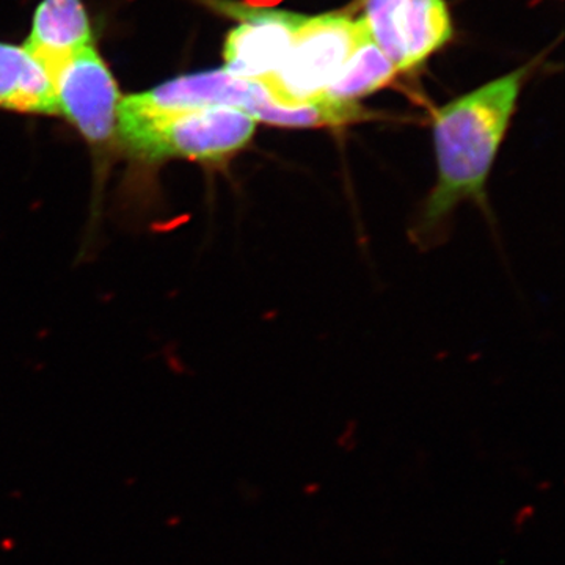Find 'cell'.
Wrapping results in <instances>:
<instances>
[{"instance_id":"cell-1","label":"cell","mask_w":565,"mask_h":565,"mask_svg":"<svg viewBox=\"0 0 565 565\" xmlns=\"http://www.w3.org/2000/svg\"><path fill=\"white\" fill-rule=\"evenodd\" d=\"M527 74L530 66H522L435 111L437 184L424 206L423 230L435 228L467 200L486 204L487 180Z\"/></svg>"},{"instance_id":"cell-2","label":"cell","mask_w":565,"mask_h":565,"mask_svg":"<svg viewBox=\"0 0 565 565\" xmlns=\"http://www.w3.org/2000/svg\"><path fill=\"white\" fill-rule=\"evenodd\" d=\"M256 125L250 115L232 107L158 110L128 96L118 106L117 136L143 161L223 163L250 145Z\"/></svg>"},{"instance_id":"cell-3","label":"cell","mask_w":565,"mask_h":565,"mask_svg":"<svg viewBox=\"0 0 565 565\" xmlns=\"http://www.w3.org/2000/svg\"><path fill=\"white\" fill-rule=\"evenodd\" d=\"M366 32L363 18L353 20L343 13L305 17L285 61L259 84L285 109L321 103Z\"/></svg>"},{"instance_id":"cell-4","label":"cell","mask_w":565,"mask_h":565,"mask_svg":"<svg viewBox=\"0 0 565 565\" xmlns=\"http://www.w3.org/2000/svg\"><path fill=\"white\" fill-rule=\"evenodd\" d=\"M141 106L158 110L193 107H232L250 115L256 121L282 128H303V109L277 106L259 82L233 76L226 70L191 74L159 85L154 90L132 95Z\"/></svg>"},{"instance_id":"cell-5","label":"cell","mask_w":565,"mask_h":565,"mask_svg":"<svg viewBox=\"0 0 565 565\" xmlns=\"http://www.w3.org/2000/svg\"><path fill=\"white\" fill-rule=\"evenodd\" d=\"M362 18L399 73L422 65L452 36L445 0H364Z\"/></svg>"},{"instance_id":"cell-6","label":"cell","mask_w":565,"mask_h":565,"mask_svg":"<svg viewBox=\"0 0 565 565\" xmlns=\"http://www.w3.org/2000/svg\"><path fill=\"white\" fill-rule=\"evenodd\" d=\"M52 82L58 114L92 145H110L117 136L120 93L92 44L73 55L52 76Z\"/></svg>"},{"instance_id":"cell-7","label":"cell","mask_w":565,"mask_h":565,"mask_svg":"<svg viewBox=\"0 0 565 565\" xmlns=\"http://www.w3.org/2000/svg\"><path fill=\"white\" fill-rule=\"evenodd\" d=\"M241 22L226 36L225 68L233 76L263 82L273 76L291 47L303 14L234 7Z\"/></svg>"},{"instance_id":"cell-8","label":"cell","mask_w":565,"mask_h":565,"mask_svg":"<svg viewBox=\"0 0 565 565\" xmlns=\"http://www.w3.org/2000/svg\"><path fill=\"white\" fill-rule=\"evenodd\" d=\"M92 31L81 0H43L33 18L28 50L51 79L77 52L90 46Z\"/></svg>"},{"instance_id":"cell-9","label":"cell","mask_w":565,"mask_h":565,"mask_svg":"<svg viewBox=\"0 0 565 565\" xmlns=\"http://www.w3.org/2000/svg\"><path fill=\"white\" fill-rule=\"evenodd\" d=\"M0 109L58 114L54 82L25 47L0 43Z\"/></svg>"},{"instance_id":"cell-10","label":"cell","mask_w":565,"mask_h":565,"mask_svg":"<svg viewBox=\"0 0 565 565\" xmlns=\"http://www.w3.org/2000/svg\"><path fill=\"white\" fill-rule=\"evenodd\" d=\"M397 73L399 71L388 61L384 52L379 50L367 31L356 44L337 79L327 88L326 98L333 102L355 103L362 96L381 90Z\"/></svg>"}]
</instances>
